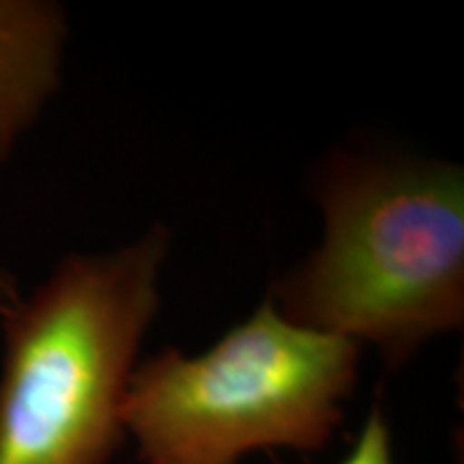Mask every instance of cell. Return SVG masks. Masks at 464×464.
Segmentation results:
<instances>
[{"label":"cell","instance_id":"obj_1","mask_svg":"<svg viewBox=\"0 0 464 464\" xmlns=\"http://www.w3.org/2000/svg\"><path fill=\"white\" fill-rule=\"evenodd\" d=\"M321 246L269 293L282 316L372 344L398 370L464 323V172L439 160L335 153L318 177Z\"/></svg>","mask_w":464,"mask_h":464},{"label":"cell","instance_id":"obj_2","mask_svg":"<svg viewBox=\"0 0 464 464\" xmlns=\"http://www.w3.org/2000/svg\"><path fill=\"white\" fill-rule=\"evenodd\" d=\"M170 230L69 254L3 314L0 464H110L136 357L160 307Z\"/></svg>","mask_w":464,"mask_h":464},{"label":"cell","instance_id":"obj_3","mask_svg":"<svg viewBox=\"0 0 464 464\" xmlns=\"http://www.w3.org/2000/svg\"><path fill=\"white\" fill-rule=\"evenodd\" d=\"M362 344L288 321L266 297L196 357L164 348L133 370L125 434L142 464H239L321 451L344 421Z\"/></svg>","mask_w":464,"mask_h":464},{"label":"cell","instance_id":"obj_4","mask_svg":"<svg viewBox=\"0 0 464 464\" xmlns=\"http://www.w3.org/2000/svg\"><path fill=\"white\" fill-rule=\"evenodd\" d=\"M65 44L61 5L0 0V166L61 86Z\"/></svg>","mask_w":464,"mask_h":464},{"label":"cell","instance_id":"obj_5","mask_svg":"<svg viewBox=\"0 0 464 464\" xmlns=\"http://www.w3.org/2000/svg\"><path fill=\"white\" fill-rule=\"evenodd\" d=\"M282 464V462H274ZM338 464H396L393 456V439L392 426L387 420L385 409L381 402H374L372 411L365 417L362 432L348 451V456Z\"/></svg>","mask_w":464,"mask_h":464},{"label":"cell","instance_id":"obj_6","mask_svg":"<svg viewBox=\"0 0 464 464\" xmlns=\"http://www.w3.org/2000/svg\"><path fill=\"white\" fill-rule=\"evenodd\" d=\"M17 301H20V295H17L15 282L7 274H0V316L7 314Z\"/></svg>","mask_w":464,"mask_h":464}]
</instances>
